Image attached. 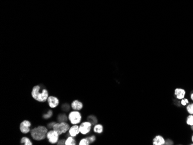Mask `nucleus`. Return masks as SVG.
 I'll return each mask as SVG.
<instances>
[{"label":"nucleus","instance_id":"obj_1","mask_svg":"<svg viewBox=\"0 0 193 145\" xmlns=\"http://www.w3.org/2000/svg\"><path fill=\"white\" fill-rule=\"evenodd\" d=\"M48 132V128L43 126H39L37 127L33 128L31 131V136L33 139L41 141L47 138V134Z\"/></svg>","mask_w":193,"mask_h":145},{"label":"nucleus","instance_id":"obj_2","mask_svg":"<svg viewBox=\"0 0 193 145\" xmlns=\"http://www.w3.org/2000/svg\"><path fill=\"white\" fill-rule=\"evenodd\" d=\"M41 87L38 85L34 86L31 92V96L36 101L40 102H45L48 100L49 93L48 90L44 89L41 92H40Z\"/></svg>","mask_w":193,"mask_h":145},{"label":"nucleus","instance_id":"obj_3","mask_svg":"<svg viewBox=\"0 0 193 145\" xmlns=\"http://www.w3.org/2000/svg\"><path fill=\"white\" fill-rule=\"evenodd\" d=\"M69 124L67 122H58L56 123L53 127V130L56 131L60 135L66 133L69 130Z\"/></svg>","mask_w":193,"mask_h":145},{"label":"nucleus","instance_id":"obj_4","mask_svg":"<svg viewBox=\"0 0 193 145\" xmlns=\"http://www.w3.org/2000/svg\"><path fill=\"white\" fill-rule=\"evenodd\" d=\"M82 114L78 110L71 112L68 114V120L72 125L78 124L82 121Z\"/></svg>","mask_w":193,"mask_h":145},{"label":"nucleus","instance_id":"obj_5","mask_svg":"<svg viewBox=\"0 0 193 145\" xmlns=\"http://www.w3.org/2000/svg\"><path fill=\"white\" fill-rule=\"evenodd\" d=\"M92 126L93 124L88 121L82 122L79 126L80 133L83 135L89 134L92 130Z\"/></svg>","mask_w":193,"mask_h":145},{"label":"nucleus","instance_id":"obj_6","mask_svg":"<svg viewBox=\"0 0 193 145\" xmlns=\"http://www.w3.org/2000/svg\"><path fill=\"white\" fill-rule=\"evenodd\" d=\"M59 134L54 130H50L47 133V138L48 139L49 142L51 144H57L59 139Z\"/></svg>","mask_w":193,"mask_h":145},{"label":"nucleus","instance_id":"obj_7","mask_svg":"<svg viewBox=\"0 0 193 145\" xmlns=\"http://www.w3.org/2000/svg\"><path fill=\"white\" fill-rule=\"evenodd\" d=\"M31 126V123L28 120H24L20 123V130L23 134H27L31 131L30 127Z\"/></svg>","mask_w":193,"mask_h":145},{"label":"nucleus","instance_id":"obj_8","mask_svg":"<svg viewBox=\"0 0 193 145\" xmlns=\"http://www.w3.org/2000/svg\"><path fill=\"white\" fill-rule=\"evenodd\" d=\"M174 95L178 100H181L186 97V92L183 88H176L174 90Z\"/></svg>","mask_w":193,"mask_h":145},{"label":"nucleus","instance_id":"obj_9","mask_svg":"<svg viewBox=\"0 0 193 145\" xmlns=\"http://www.w3.org/2000/svg\"><path fill=\"white\" fill-rule=\"evenodd\" d=\"M165 139L161 135H157L153 138V145H165Z\"/></svg>","mask_w":193,"mask_h":145},{"label":"nucleus","instance_id":"obj_10","mask_svg":"<svg viewBox=\"0 0 193 145\" xmlns=\"http://www.w3.org/2000/svg\"><path fill=\"white\" fill-rule=\"evenodd\" d=\"M47 101L49 106L51 108H56L59 105V99L57 97L49 96Z\"/></svg>","mask_w":193,"mask_h":145},{"label":"nucleus","instance_id":"obj_11","mask_svg":"<svg viewBox=\"0 0 193 145\" xmlns=\"http://www.w3.org/2000/svg\"><path fill=\"white\" fill-rule=\"evenodd\" d=\"M68 133L70 136H72L73 137H76L77 135L81 133L79 130V126H78V124H75L72 126L71 127H70L69 130H68Z\"/></svg>","mask_w":193,"mask_h":145},{"label":"nucleus","instance_id":"obj_12","mask_svg":"<svg viewBox=\"0 0 193 145\" xmlns=\"http://www.w3.org/2000/svg\"><path fill=\"white\" fill-rule=\"evenodd\" d=\"M83 107V104L82 102L78 100L74 101L71 103V108L74 110H81Z\"/></svg>","mask_w":193,"mask_h":145},{"label":"nucleus","instance_id":"obj_13","mask_svg":"<svg viewBox=\"0 0 193 145\" xmlns=\"http://www.w3.org/2000/svg\"><path fill=\"white\" fill-rule=\"evenodd\" d=\"M93 131L94 133L98 134H101L103 133V127L102 124H98L96 123L94 126L93 127Z\"/></svg>","mask_w":193,"mask_h":145},{"label":"nucleus","instance_id":"obj_14","mask_svg":"<svg viewBox=\"0 0 193 145\" xmlns=\"http://www.w3.org/2000/svg\"><path fill=\"white\" fill-rule=\"evenodd\" d=\"M68 120V117L64 113H61L57 117V121L59 123L67 122Z\"/></svg>","mask_w":193,"mask_h":145},{"label":"nucleus","instance_id":"obj_15","mask_svg":"<svg viewBox=\"0 0 193 145\" xmlns=\"http://www.w3.org/2000/svg\"><path fill=\"white\" fill-rule=\"evenodd\" d=\"M87 120L89 122H90L93 126H94L95 124H96V123H98V119L96 118V116H94V115H90L87 117Z\"/></svg>","mask_w":193,"mask_h":145},{"label":"nucleus","instance_id":"obj_16","mask_svg":"<svg viewBox=\"0 0 193 145\" xmlns=\"http://www.w3.org/2000/svg\"><path fill=\"white\" fill-rule=\"evenodd\" d=\"M76 144V141L74 138L73 137L71 136L67 138V139L65 140V145H75Z\"/></svg>","mask_w":193,"mask_h":145},{"label":"nucleus","instance_id":"obj_17","mask_svg":"<svg viewBox=\"0 0 193 145\" xmlns=\"http://www.w3.org/2000/svg\"><path fill=\"white\" fill-rule=\"evenodd\" d=\"M20 143L22 144L25 145H33V142L31 141V140L27 138V137H23L21 139L20 141Z\"/></svg>","mask_w":193,"mask_h":145},{"label":"nucleus","instance_id":"obj_18","mask_svg":"<svg viewBox=\"0 0 193 145\" xmlns=\"http://www.w3.org/2000/svg\"><path fill=\"white\" fill-rule=\"evenodd\" d=\"M186 124L189 126L193 125V114H189L186 118Z\"/></svg>","mask_w":193,"mask_h":145},{"label":"nucleus","instance_id":"obj_19","mask_svg":"<svg viewBox=\"0 0 193 145\" xmlns=\"http://www.w3.org/2000/svg\"><path fill=\"white\" fill-rule=\"evenodd\" d=\"M186 110L189 114H193V102L186 106Z\"/></svg>","mask_w":193,"mask_h":145},{"label":"nucleus","instance_id":"obj_20","mask_svg":"<svg viewBox=\"0 0 193 145\" xmlns=\"http://www.w3.org/2000/svg\"><path fill=\"white\" fill-rule=\"evenodd\" d=\"M189 103H190V101H189V99L188 98H186V97L184 98H183V99H182L181 100V101H180V103H181V105H182L183 106H187Z\"/></svg>","mask_w":193,"mask_h":145},{"label":"nucleus","instance_id":"obj_21","mask_svg":"<svg viewBox=\"0 0 193 145\" xmlns=\"http://www.w3.org/2000/svg\"><path fill=\"white\" fill-rule=\"evenodd\" d=\"M79 145H90V143H89V141H88L87 138H83L82 139L79 143Z\"/></svg>","mask_w":193,"mask_h":145},{"label":"nucleus","instance_id":"obj_22","mask_svg":"<svg viewBox=\"0 0 193 145\" xmlns=\"http://www.w3.org/2000/svg\"><path fill=\"white\" fill-rule=\"evenodd\" d=\"M86 138H87L88 141H89L90 144L94 143V142L96 141V137L94 135H91V136H90V137H86Z\"/></svg>","mask_w":193,"mask_h":145},{"label":"nucleus","instance_id":"obj_23","mask_svg":"<svg viewBox=\"0 0 193 145\" xmlns=\"http://www.w3.org/2000/svg\"><path fill=\"white\" fill-rule=\"evenodd\" d=\"M52 115H53V112H52V110H49L47 114H45L43 115V118L45 119H48L52 116Z\"/></svg>","mask_w":193,"mask_h":145},{"label":"nucleus","instance_id":"obj_24","mask_svg":"<svg viewBox=\"0 0 193 145\" xmlns=\"http://www.w3.org/2000/svg\"><path fill=\"white\" fill-rule=\"evenodd\" d=\"M61 108H62V109L63 111H64V112H68L70 109V106H69V105L68 104L65 103V104H64V105H62Z\"/></svg>","mask_w":193,"mask_h":145},{"label":"nucleus","instance_id":"obj_25","mask_svg":"<svg viewBox=\"0 0 193 145\" xmlns=\"http://www.w3.org/2000/svg\"><path fill=\"white\" fill-rule=\"evenodd\" d=\"M174 144V142L172 139H165V145H173Z\"/></svg>","mask_w":193,"mask_h":145},{"label":"nucleus","instance_id":"obj_26","mask_svg":"<svg viewBox=\"0 0 193 145\" xmlns=\"http://www.w3.org/2000/svg\"><path fill=\"white\" fill-rule=\"evenodd\" d=\"M65 140L64 139H62L60 141H58L57 142V145H65Z\"/></svg>","mask_w":193,"mask_h":145},{"label":"nucleus","instance_id":"obj_27","mask_svg":"<svg viewBox=\"0 0 193 145\" xmlns=\"http://www.w3.org/2000/svg\"><path fill=\"white\" fill-rule=\"evenodd\" d=\"M56 122H51V123H49L48 124V127L49 128H50V129H51V128H53V126H54V125L56 124Z\"/></svg>","mask_w":193,"mask_h":145},{"label":"nucleus","instance_id":"obj_28","mask_svg":"<svg viewBox=\"0 0 193 145\" xmlns=\"http://www.w3.org/2000/svg\"><path fill=\"white\" fill-rule=\"evenodd\" d=\"M190 99L192 101V102H193V92H192V93L190 94Z\"/></svg>","mask_w":193,"mask_h":145},{"label":"nucleus","instance_id":"obj_29","mask_svg":"<svg viewBox=\"0 0 193 145\" xmlns=\"http://www.w3.org/2000/svg\"><path fill=\"white\" fill-rule=\"evenodd\" d=\"M191 140H192V142L193 143V134L192 135V138H191Z\"/></svg>","mask_w":193,"mask_h":145},{"label":"nucleus","instance_id":"obj_30","mask_svg":"<svg viewBox=\"0 0 193 145\" xmlns=\"http://www.w3.org/2000/svg\"><path fill=\"white\" fill-rule=\"evenodd\" d=\"M190 129H191L192 131H193V126H190Z\"/></svg>","mask_w":193,"mask_h":145}]
</instances>
